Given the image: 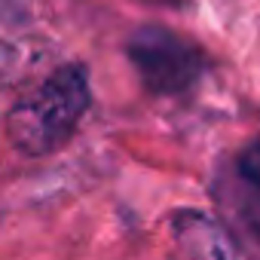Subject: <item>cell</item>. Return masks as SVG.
Returning a JSON list of instances; mask_svg holds the SVG:
<instances>
[{
  "mask_svg": "<svg viewBox=\"0 0 260 260\" xmlns=\"http://www.w3.org/2000/svg\"><path fill=\"white\" fill-rule=\"evenodd\" d=\"M89 107V71L83 64H61L13 104L7 116V135L19 153L49 156L77 135Z\"/></svg>",
  "mask_w": 260,
  "mask_h": 260,
  "instance_id": "obj_1",
  "label": "cell"
},
{
  "mask_svg": "<svg viewBox=\"0 0 260 260\" xmlns=\"http://www.w3.org/2000/svg\"><path fill=\"white\" fill-rule=\"evenodd\" d=\"M172 260H236V245L217 217L181 208L172 214Z\"/></svg>",
  "mask_w": 260,
  "mask_h": 260,
  "instance_id": "obj_3",
  "label": "cell"
},
{
  "mask_svg": "<svg viewBox=\"0 0 260 260\" xmlns=\"http://www.w3.org/2000/svg\"><path fill=\"white\" fill-rule=\"evenodd\" d=\"M233 181H236V208L242 223H248L251 236L260 242V132L236 153L233 159Z\"/></svg>",
  "mask_w": 260,
  "mask_h": 260,
  "instance_id": "obj_4",
  "label": "cell"
},
{
  "mask_svg": "<svg viewBox=\"0 0 260 260\" xmlns=\"http://www.w3.org/2000/svg\"><path fill=\"white\" fill-rule=\"evenodd\" d=\"M125 55L132 61L141 86L156 98L187 95L202 83V77L211 68L208 52L196 40L166 25H141L128 37Z\"/></svg>",
  "mask_w": 260,
  "mask_h": 260,
  "instance_id": "obj_2",
  "label": "cell"
}]
</instances>
